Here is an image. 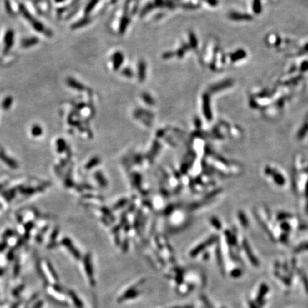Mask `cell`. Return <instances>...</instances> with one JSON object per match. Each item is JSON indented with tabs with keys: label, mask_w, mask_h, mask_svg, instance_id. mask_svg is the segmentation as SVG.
I'll list each match as a JSON object with an SVG mask.
<instances>
[{
	"label": "cell",
	"mask_w": 308,
	"mask_h": 308,
	"mask_svg": "<svg viewBox=\"0 0 308 308\" xmlns=\"http://www.w3.org/2000/svg\"><path fill=\"white\" fill-rule=\"evenodd\" d=\"M63 243L64 244V245L67 247V248L68 249H69L70 250V252L72 253L73 255H74L76 258H80V255L79 253H78V250H76V249L74 248V247L72 245V243H71V241L69 239H67V238H66L64 239V240H63Z\"/></svg>",
	"instance_id": "cell-2"
},
{
	"label": "cell",
	"mask_w": 308,
	"mask_h": 308,
	"mask_svg": "<svg viewBox=\"0 0 308 308\" xmlns=\"http://www.w3.org/2000/svg\"><path fill=\"white\" fill-rule=\"evenodd\" d=\"M180 308H193L192 307H180Z\"/></svg>",
	"instance_id": "cell-9"
},
{
	"label": "cell",
	"mask_w": 308,
	"mask_h": 308,
	"mask_svg": "<svg viewBox=\"0 0 308 308\" xmlns=\"http://www.w3.org/2000/svg\"><path fill=\"white\" fill-rule=\"evenodd\" d=\"M268 286H267L265 284L262 285L261 287H260V289L258 295V297H257V299H256L257 302H255V303L258 305V307L260 308L261 306H263V305L265 304V301H263V300L264 296L265 295L267 292H268Z\"/></svg>",
	"instance_id": "cell-1"
},
{
	"label": "cell",
	"mask_w": 308,
	"mask_h": 308,
	"mask_svg": "<svg viewBox=\"0 0 308 308\" xmlns=\"http://www.w3.org/2000/svg\"><path fill=\"white\" fill-rule=\"evenodd\" d=\"M137 295H138V292L136 291V289H135L134 287H133V288L129 289L128 291H127L126 293L124 294L123 296H122L120 300H126V299L132 298V297H134L135 296H136Z\"/></svg>",
	"instance_id": "cell-3"
},
{
	"label": "cell",
	"mask_w": 308,
	"mask_h": 308,
	"mask_svg": "<svg viewBox=\"0 0 308 308\" xmlns=\"http://www.w3.org/2000/svg\"><path fill=\"white\" fill-rule=\"evenodd\" d=\"M42 305H43L42 301H40V302H38V303L36 305H35V307L34 308H42Z\"/></svg>",
	"instance_id": "cell-8"
},
{
	"label": "cell",
	"mask_w": 308,
	"mask_h": 308,
	"mask_svg": "<svg viewBox=\"0 0 308 308\" xmlns=\"http://www.w3.org/2000/svg\"><path fill=\"white\" fill-rule=\"evenodd\" d=\"M300 276L301 277L302 281L303 282L305 290H306L307 293H308V280L306 275H305V273H304L303 272H300Z\"/></svg>",
	"instance_id": "cell-5"
},
{
	"label": "cell",
	"mask_w": 308,
	"mask_h": 308,
	"mask_svg": "<svg viewBox=\"0 0 308 308\" xmlns=\"http://www.w3.org/2000/svg\"><path fill=\"white\" fill-rule=\"evenodd\" d=\"M32 134L33 135H34V136H39V135L42 134V129L38 126H34V128L32 129Z\"/></svg>",
	"instance_id": "cell-6"
},
{
	"label": "cell",
	"mask_w": 308,
	"mask_h": 308,
	"mask_svg": "<svg viewBox=\"0 0 308 308\" xmlns=\"http://www.w3.org/2000/svg\"><path fill=\"white\" fill-rule=\"evenodd\" d=\"M241 275V272L240 270H238V272H236L235 270V271H233L232 272V275L233 277H239Z\"/></svg>",
	"instance_id": "cell-7"
},
{
	"label": "cell",
	"mask_w": 308,
	"mask_h": 308,
	"mask_svg": "<svg viewBox=\"0 0 308 308\" xmlns=\"http://www.w3.org/2000/svg\"><path fill=\"white\" fill-rule=\"evenodd\" d=\"M69 295H70L71 297H72V299L73 301V302H74L76 307L77 308H82L83 304H82V302H81V300H79V298H78V297H77V295H76L74 292H72V291H69Z\"/></svg>",
	"instance_id": "cell-4"
}]
</instances>
